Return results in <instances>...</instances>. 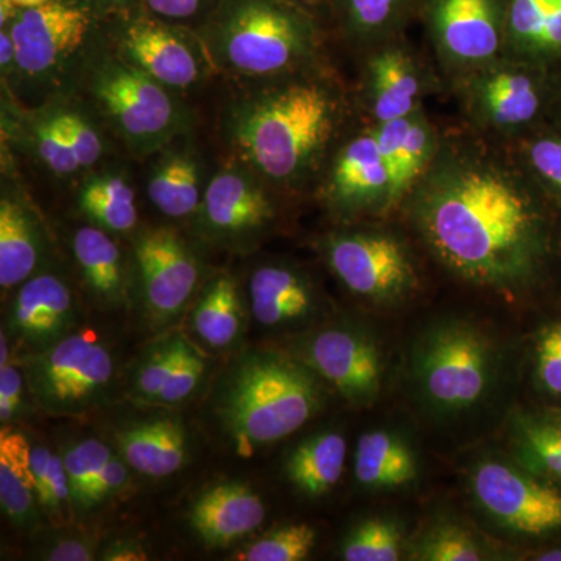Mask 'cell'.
I'll use <instances>...</instances> for the list:
<instances>
[{"label": "cell", "mask_w": 561, "mask_h": 561, "mask_svg": "<svg viewBox=\"0 0 561 561\" xmlns=\"http://www.w3.org/2000/svg\"><path fill=\"white\" fill-rule=\"evenodd\" d=\"M416 219L431 250L460 278L511 290L534 271L540 220L529 198L504 173L454 164L426 184Z\"/></svg>", "instance_id": "obj_1"}, {"label": "cell", "mask_w": 561, "mask_h": 561, "mask_svg": "<svg viewBox=\"0 0 561 561\" xmlns=\"http://www.w3.org/2000/svg\"><path fill=\"white\" fill-rule=\"evenodd\" d=\"M337 116V102L328 88L295 81L236 103L227 130L232 149L254 172L275 183H291L319 160Z\"/></svg>", "instance_id": "obj_2"}, {"label": "cell", "mask_w": 561, "mask_h": 561, "mask_svg": "<svg viewBox=\"0 0 561 561\" xmlns=\"http://www.w3.org/2000/svg\"><path fill=\"white\" fill-rule=\"evenodd\" d=\"M320 376L300 357L245 354L221 386L217 411L241 456L305 426L323 405Z\"/></svg>", "instance_id": "obj_3"}, {"label": "cell", "mask_w": 561, "mask_h": 561, "mask_svg": "<svg viewBox=\"0 0 561 561\" xmlns=\"http://www.w3.org/2000/svg\"><path fill=\"white\" fill-rule=\"evenodd\" d=\"M214 65L247 79L294 72L312 57L309 22L283 0H221L202 36Z\"/></svg>", "instance_id": "obj_4"}, {"label": "cell", "mask_w": 561, "mask_h": 561, "mask_svg": "<svg viewBox=\"0 0 561 561\" xmlns=\"http://www.w3.org/2000/svg\"><path fill=\"white\" fill-rule=\"evenodd\" d=\"M412 368L423 400L448 415L471 411L485 400L496 378L497 357L481 330L448 320L421 335Z\"/></svg>", "instance_id": "obj_5"}, {"label": "cell", "mask_w": 561, "mask_h": 561, "mask_svg": "<svg viewBox=\"0 0 561 561\" xmlns=\"http://www.w3.org/2000/svg\"><path fill=\"white\" fill-rule=\"evenodd\" d=\"M91 94L114 130L138 153L160 150L186 124L171 90L122 57L99 66Z\"/></svg>", "instance_id": "obj_6"}, {"label": "cell", "mask_w": 561, "mask_h": 561, "mask_svg": "<svg viewBox=\"0 0 561 561\" xmlns=\"http://www.w3.org/2000/svg\"><path fill=\"white\" fill-rule=\"evenodd\" d=\"M114 362L102 342L88 332L70 334L33 354L25 382L43 411L81 415L98 405L113 381Z\"/></svg>", "instance_id": "obj_7"}, {"label": "cell", "mask_w": 561, "mask_h": 561, "mask_svg": "<svg viewBox=\"0 0 561 561\" xmlns=\"http://www.w3.org/2000/svg\"><path fill=\"white\" fill-rule=\"evenodd\" d=\"M330 267L353 294L397 302L416 286L415 268L402 242L383 232H343L324 243Z\"/></svg>", "instance_id": "obj_8"}, {"label": "cell", "mask_w": 561, "mask_h": 561, "mask_svg": "<svg viewBox=\"0 0 561 561\" xmlns=\"http://www.w3.org/2000/svg\"><path fill=\"white\" fill-rule=\"evenodd\" d=\"M472 493L494 522L524 535L561 529V493L537 474L500 460H485L471 478Z\"/></svg>", "instance_id": "obj_9"}, {"label": "cell", "mask_w": 561, "mask_h": 561, "mask_svg": "<svg viewBox=\"0 0 561 561\" xmlns=\"http://www.w3.org/2000/svg\"><path fill=\"white\" fill-rule=\"evenodd\" d=\"M9 28L18 55V72L33 80L57 76L83 47L91 13L72 0H49L21 9Z\"/></svg>", "instance_id": "obj_10"}, {"label": "cell", "mask_w": 561, "mask_h": 561, "mask_svg": "<svg viewBox=\"0 0 561 561\" xmlns=\"http://www.w3.org/2000/svg\"><path fill=\"white\" fill-rule=\"evenodd\" d=\"M135 260L147 311L157 323H169L197 289V257L175 231L153 228L136 239Z\"/></svg>", "instance_id": "obj_11"}, {"label": "cell", "mask_w": 561, "mask_h": 561, "mask_svg": "<svg viewBox=\"0 0 561 561\" xmlns=\"http://www.w3.org/2000/svg\"><path fill=\"white\" fill-rule=\"evenodd\" d=\"M300 354L305 364L354 404H368L381 390L382 354L364 332L328 328L302 343Z\"/></svg>", "instance_id": "obj_12"}, {"label": "cell", "mask_w": 561, "mask_h": 561, "mask_svg": "<svg viewBox=\"0 0 561 561\" xmlns=\"http://www.w3.org/2000/svg\"><path fill=\"white\" fill-rule=\"evenodd\" d=\"M190 36L149 16L136 18L121 35V57L169 90H187L203 77V55Z\"/></svg>", "instance_id": "obj_13"}, {"label": "cell", "mask_w": 561, "mask_h": 561, "mask_svg": "<svg viewBox=\"0 0 561 561\" xmlns=\"http://www.w3.org/2000/svg\"><path fill=\"white\" fill-rule=\"evenodd\" d=\"M203 231L219 242L245 241L273 219L271 198L260 183L242 169H225L203 192Z\"/></svg>", "instance_id": "obj_14"}, {"label": "cell", "mask_w": 561, "mask_h": 561, "mask_svg": "<svg viewBox=\"0 0 561 561\" xmlns=\"http://www.w3.org/2000/svg\"><path fill=\"white\" fill-rule=\"evenodd\" d=\"M77 323L76 300L61 276L39 273L21 284L9 313L11 334L35 350L57 345L72 334Z\"/></svg>", "instance_id": "obj_15"}, {"label": "cell", "mask_w": 561, "mask_h": 561, "mask_svg": "<svg viewBox=\"0 0 561 561\" xmlns=\"http://www.w3.org/2000/svg\"><path fill=\"white\" fill-rule=\"evenodd\" d=\"M265 504L260 494L241 482L217 483L192 504V529L208 546H228L260 529Z\"/></svg>", "instance_id": "obj_16"}, {"label": "cell", "mask_w": 561, "mask_h": 561, "mask_svg": "<svg viewBox=\"0 0 561 561\" xmlns=\"http://www.w3.org/2000/svg\"><path fill=\"white\" fill-rule=\"evenodd\" d=\"M331 201L345 210H364L393 203L389 171L375 131L343 147L330 180Z\"/></svg>", "instance_id": "obj_17"}, {"label": "cell", "mask_w": 561, "mask_h": 561, "mask_svg": "<svg viewBox=\"0 0 561 561\" xmlns=\"http://www.w3.org/2000/svg\"><path fill=\"white\" fill-rule=\"evenodd\" d=\"M250 308L262 327H294L316 311V289L308 276L297 268L264 265L251 275Z\"/></svg>", "instance_id": "obj_18"}, {"label": "cell", "mask_w": 561, "mask_h": 561, "mask_svg": "<svg viewBox=\"0 0 561 561\" xmlns=\"http://www.w3.org/2000/svg\"><path fill=\"white\" fill-rule=\"evenodd\" d=\"M435 22L442 46L456 60L483 61L500 49L494 0H442Z\"/></svg>", "instance_id": "obj_19"}, {"label": "cell", "mask_w": 561, "mask_h": 561, "mask_svg": "<svg viewBox=\"0 0 561 561\" xmlns=\"http://www.w3.org/2000/svg\"><path fill=\"white\" fill-rule=\"evenodd\" d=\"M44 253L39 219L20 195L3 194L0 201V287L21 286L38 268Z\"/></svg>", "instance_id": "obj_20"}, {"label": "cell", "mask_w": 561, "mask_h": 561, "mask_svg": "<svg viewBox=\"0 0 561 561\" xmlns=\"http://www.w3.org/2000/svg\"><path fill=\"white\" fill-rule=\"evenodd\" d=\"M117 445L131 470L154 479L175 474L190 457L186 430L179 420L131 424L117 434Z\"/></svg>", "instance_id": "obj_21"}, {"label": "cell", "mask_w": 561, "mask_h": 561, "mask_svg": "<svg viewBox=\"0 0 561 561\" xmlns=\"http://www.w3.org/2000/svg\"><path fill=\"white\" fill-rule=\"evenodd\" d=\"M0 504L18 529H31L39 522L32 443L20 431L0 432Z\"/></svg>", "instance_id": "obj_22"}, {"label": "cell", "mask_w": 561, "mask_h": 561, "mask_svg": "<svg viewBox=\"0 0 561 561\" xmlns=\"http://www.w3.org/2000/svg\"><path fill=\"white\" fill-rule=\"evenodd\" d=\"M387 171L391 201L400 198L419 179L432 153V135L426 124L416 117L381 122L375 131Z\"/></svg>", "instance_id": "obj_23"}, {"label": "cell", "mask_w": 561, "mask_h": 561, "mask_svg": "<svg viewBox=\"0 0 561 561\" xmlns=\"http://www.w3.org/2000/svg\"><path fill=\"white\" fill-rule=\"evenodd\" d=\"M73 256L88 287L99 301L119 308L127 297L124 257L108 231L84 227L73 236Z\"/></svg>", "instance_id": "obj_24"}, {"label": "cell", "mask_w": 561, "mask_h": 561, "mask_svg": "<svg viewBox=\"0 0 561 561\" xmlns=\"http://www.w3.org/2000/svg\"><path fill=\"white\" fill-rule=\"evenodd\" d=\"M354 474L367 489H397L416 478L415 454L398 435L367 432L357 443Z\"/></svg>", "instance_id": "obj_25"}, {"label": "cell", "mask_w": 561, "mask_h": 561, "mask_svg": "<svg viewBox=\"0 0 561 561\" xmlns=\"http://www.w3.org/2000/svg\"><path fill=\"white\" fill-rule=\"evenodd\" d=\"M345 459V437L339 432H321L302 440L290 453L286 474L301 493L321 496L341 481Z\"/></svg>", "instance_id": "obj_26"}, {"label": "cell", "mask_w": 561, "mask_h": 561, "mask_svg": "<svg viewBox=\"0 0 561 561\" xmlns=\"http://www.w3.org/2000/svg\"><path fill=\"white\" fill-rule=\"evenodd\" d=\"M373 110L379 124L411 116L421 84L415 65L400 50H387L370 66Z\"/></svg>", "instance_id": "obj_27"}, {"label": "cell", "mask_w": 561, "mask_h": 561, "mask_svg": "<svg viewBox=\"0 0 561 561\" xmlns=\"http://www.w3.org/2000/svg\"><path fill=\"white\" fill-rule=\"evenodd\" d=\"M192 328L206 345L227 348L243 330V308L238 284L230 275L210 280L192 313Z\"/></svg>", "instance_id": "obj_28"}, {"label": "cell", "mask_w": 561, "mask_h": 561, "mask_svg": "<svg viewBox=\"0 0 561 561\" xmlns=\"http://www.w3.org/2000/svg\"><path fill=\"white\" fill-rule=\"evenodd\" d=\"M151 203L164 216L183 219L202 205L201 164L191 154L173 153L165 157L151 172L149 180Z\"/></svg>", "instance_id": "obj_29"}, {"label": "cell", "mask_w": 561, "mask_h": 561, "mask_svg": "<svg viewBox=\"0 0 561 561\" xmlns=\"http://www.w3.org/2000/svg\"><path fill=\"white\" fill-rule=\"evenodd\" d=\"M513 435L526 470L561 482V411L518 415Z\"/></svg>", "instance_id": "obj_30"}, {"label": "cell", "mask_w": 561, "mask_h": 561, "mask_svg": "<svg viewBox=\"0 0 561 561\" xmlns=\"http://www.w3.org/2000/svg\"><path fill=\"white\" fill-rule=\"evenodd\" d=\"M79 208L94 227L108 232H128L138 224L135 191L116 173L88 180L80 191Z\"/></svg>", "instance_id": "obj_31"}, {"label": "cell", "mask_w": 561, "mask_h": 561, "mask_svg": "<svg viewBox=\"0 0 561 561\" xmlns=\"http://www.w3.org/2000/svg\"><path fill=\"white\" fill-rule=\"evenodd\" d=\"M482 103L486 114L496 124L519 125L534 119L540 106V98L529 77L516 72H497L485 81Z\"/></svg>", "instance_id": "obj_32"}, {"label": "cell", "mask_w": 561, "mask_h": 561, "mask_svg": "<svg viewBox=\"0 0 561 561\" xmlns=\"http://www.w3.org/2000/svg\"><path fill=\"white\" fill-rule=\"evenodd\" d=\"M32 470L41 513L54 526H65L72 519L76 504L62 456L46 446H32Z\"/></svg>", "instance_id": "obj_33"}, {"label": "cell", "mask_w": 561, "mask_h": 561, "mask_svg": "<svg viewBox=\"0 0 561 561\" xmlns=\"http://www.w3.org/2000/svg\"><path fill=\"white\" fill-rule=\"evenodd\" d=\"M61 456L68 472L76 511H90L94 507L92 497L95 483L113 453L99 438H87L68 446Z\"/></svg>", "instance_id": "obj_34"}, {"label": "cell", "mask_w": 561, "mask_h": 561, "mask_svg": "<svg viewBox=\"0 0 561 561\" xmlns=\"http://www.w3.org/2000/svg\"><path fill=\"white\" fill-rule=\"evenodd\" d=\"M402 534L391 519L373 518L360 523L343 542L342 557L346 561L400 560Z\"/></svg>", "instance_id": "obj_35"}, {"label": "cell", "mask_w": 561, "mask_h": 561, "mask_svg": "<svg viewBox=\"0 0 561 561\" xmlns=\"http://www.w3.org/2000/svg\"><path fill=\"white\" fill-rule=\"evenodd\" d=\"M317 534L309 524H287L257 538L236 553L241 561H300L308 559Z\"/></svg>", "instance_id": "obj_36"}, {"label": "cell", "mask_w": 561, "mask_h": 561, "mask_svg": "<svg viewBox=\"0 0 561 561\" xmlns=\"http://www.w3.org/2000/svg\"><path fill=\"white\" fill-rule=\"evenodd\" d=\"M186 337L181 334L172 335L164 342L158 343L140 362L133 383V393L146 404H157L162 387L179 360L181 348Z\"/></svg>", "instance_id": "obj_37"}, {"label": "cell", "mask_w": 561, "mask_h": 561, "mask_svg": "<svg viewBox=\"0 0 561 561\" xmlns=\"http://www.w3.org/2000/svg\"><path fill=\"white\" fill-rule=\"evenodd\" d=\"M416 559L424 561H479L481 548L472 535L457 524L435 526L421 538Z\"/></svg>", "instance_id": "obj_38"}, {"label": "cell", "mask_w": 561, "mask_h": 561, "mask_svg": "<svg viewBox=\"0 0 561 561\" xmlns=\"http://www.w3.org/2000/svg\"><path fill=\"white\" fill-rule=\"evenodd\" d=\"M33 142L41 161L55 175L68 176L80 171V162L73 153L68 136L55 119L54 113L36 122L33 127Z\"/></svg>", "instance_id": "obj_39"}, {"label": "cell", "mask_w": 561, "mask_h": 561, "mask_svg": "<svg viewBox=\"0 0 561 561\" xmlns=\"http://www.w3.org/2000/svg\"><path fill=\"white\" fill-rule=\"evenodd\" d=\"M206 371V362L198 350L184 341L179 360L169 376L168 382L162 387L158 405H176L190 400L194 391L201 386Z\"/></svg>", "instance_id": "obj_40"}, {"label": "cell", "mask_w": 561, "mask_h": 561, "mask_svg": "<svg viewBox=\"0 0 561 561\" xmlns=\"http://www.w3.org/2000/svg\"><path fill=\"white\" fill-rule=\"evenodd\" d=\"M54 116L68 136L73 153L80 162V168L90 169L98 164L103 154V142L94 125L87 117L73 113V111H57Z\"/></svg>", "instance_id": "obj_41"}, {"label": "cell", "mask_w": 561, "mask_h": 561, "mask_svg": "<svg viewBox=\"0 0 561 561\" xmlns=\"http://www.w3.org/2000/svg\"><path fill=\"white\" fill-rule=\"evenodd\" d=\"M537 375L549 393L561 397V323L545 328L538 337Z\"/></svg>", "instance_id": "obj_42"}, {"label": "cell", "mask_w": 561, "mask_h": 561, "mask_svg": "<svg viewBox=\"0 0 561 561\" xmlns=\"http://www.w3.org/2000/svg\"><path fill=\"white\" fill-rule=\"evenodd\" d=\"M551 0H513L511 25L513 35L524 44L538 46Z\"/></svg>", "instance_id": "obj_43"}, {"label": "cell", "mask_w": 561, "mask_h": 561, "mask_svg": "<svg viewBox=\"0 0 561 561\" xmlns=\"http://www.w3.org/2000/svg\"><path fill=\"white\" fill-rule=\"evenodd\" d=\"M402 0H345L346 13L354 28L375 32L382 28L397 13Z\"/></svg>", "instance_id": "obj_44"}, {"label": "cell", "mask_w": 561, "mask_h": 561, "mask_svg": "<svg viewBox=\"0 0 561 561\" xmlns=\"http://www.w3.org/2000/svg\"><path fill=\"white\" fill-rule=\"evenodd\" d=\"M25 376H22L16 365H0V420L7 423L22 404Z\"/></svg>", "instance_id": "obj_45"}, {"label": "cell", "mask_w": 561, "mask_h": 561, "mask_svg": "<svg viewBox=\"0 0 561 561\" xmlns=\"http://www.w3.org/2000/svg\"><path fill=\"white\" fill-rule=\"evenodd\" d=\"M530 160L542 179L561 190V140L542 139L535 144Z\"/></svg>", "instance_id": "obj_46"}, {"label": "cell", "mask_w": 561, "mask_h": 561, "mask_svg": "<svg viewBox=\"0 0 561 561\" xmlns=\"http://www.w3.org/2000/svg\"><path fill=\"white\" fill-rule=\"evenodd\" d=\"M128 468L130 465L125 461L124 457L111 456L108 463L103 468L101 478L95 483L94 489V507L101 502L111 500V497L119 494L128 482Z\"/></svg>", "instance_id": "obj_47"}, {"label": "cell", "mask_w": 561, "mask_h": 561, "mask_svg": "<svg viewBox=\"0 0 561 561\" xmlns=\"http://www.w3.org/2000/svg\"><path fill=\"white\" fill-rule=\"evenodd\" d=\"M50 561H90L95 559V542L87 537H65L50 546L44 553Z\"/></svg>", "instance_id": "obj_48"}, {"label": "cell", "mask_w": 561, "mask_h": 561, "mask_svg": "<svg viewBox=\"0 0 561 561\" xmlns=\"http://www.w3.org/2000/svg\"><path fill=\"white\" fill-rule=\"evenodd\" d=\"M206 0H146L153 14L164 20H187L202 9Z\"/></svg>", "instance_id": "obj_49"}, {"label": "cell", "mask_w": 561, "mask_h": 561, "mask_svg": "<svg viewBox=\"0 0 561 561\" xmlns=\"http://www.w3.org/2000/svg\"><path fill=\"white\" fill-rule=\"evenodd\" d=\"M538 47H548V49L561 47V0L549 2L548 16H546Z\"/></svg>", "instance_id": "obj_50"}, {"label": "cell", "mask_w": 561, "mask_h": 561, "mask_svg": "<svg viewBox=\"0 0 561 561\" xmlns=\"http://www.w3.org/2000/svg\"><path fill=\"white\" fill-rule=\"evenodd\" d=\"M147 552L139 542L133 540H117L111 542L103 552L102 560L108 561H142L147 560Z\"/></svg>", "instance_id": "obj_51"}, {"label": "cell", "mask_w": 561, "mask_h": 561, "mask_svg": "<svg viewBox=\"0 0 561 561\" xmlns=\"http://www.w3.org/2000/svg\"><path fill=\"white\" fill-rule=\"evenodd\" d=\"M0 65L3 73L18 72L16 46H14L13 36L9 28H2L0 33Z\"/></svg>", "instance_id": "obj_52"}, {"label": "cell", "mask_w": 561, "mask_h": 561, "mask_svg": "<svg viewBox=\"0 0 561 561\" xmlns=\"http://www.w3.org/2000/svg\"><path fill=\"white\" fill-rule=\"evenodd\" d=\"M14 5L20 9H33V7L43 5V3L49 2V0H11Z\"/></svg>", "instance_id": "obj_53"}, {"label": "cell", "mask_w": 561, "mask_h": 561, "mask_svg": "<svg viewBox=\"0 0 561 561\" xmlns=\"http://www.w3.org/2000/svg\"><path fill=\"white\" fill-rule=\"evenodd\" d=\"M537 560L561 561V549H557V551H549V552L541 553V557H538Z\"/></svg>", "instance_id": "obj_54"}, {"label": "cell", "mask_w": 561, "mask_h": 561, "mask_svg": "<svg viewBox=\"0 0 561 561\" xmlns=\"http://www.w3.org/2000/svg\"><path fill=\"white\" fill-rule=\"evenodd\" d=\"M103 7L106 9H119V7L125 5L128 0H99Z\"/></svg>", "instance_id": "obj_55"}, {"label": "cell", "mask_w": 561, "mask_h": 561, "mask_svg": "<svg viewBox=\"0 0 561 561\" xmlns=\"http://www.w3.org/2000/svg\"><path fill=\"white\" fill-rule=\"evenodd\" d=\"M290 2L302 3V5H316L319 0H290Z\"/></svg>", "instance_id": "obj_56"}]
</instances>
